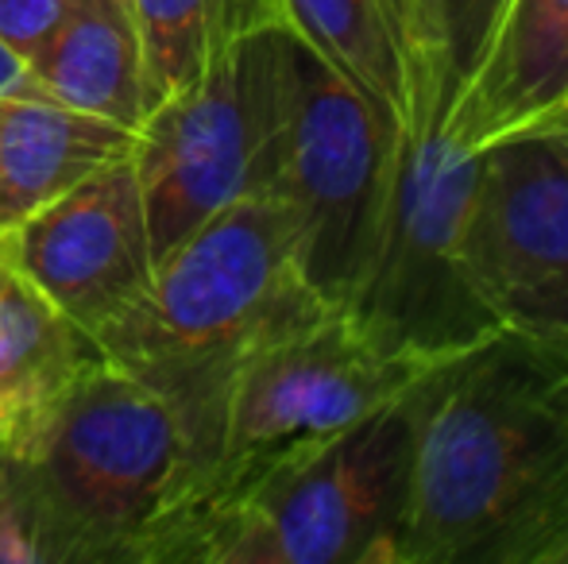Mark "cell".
<instances>
[{"label":"cell","mask_w":568,"mask_h":564,"mask_svg":"<svg viewBox=\"0 0 568 564\" xmlns=\"http://www.w3.org/2000/svg\"><path fill=\"white\" fill-rule=\"evenodd\" d=\"M0 441L16 457L51 564H132L186 472L174 407L105 356Z\"/></svg>","instance_id":"cell-3"},{"label":"cell","mask_w":568,"mask_h":564,"mask_svg":"<svg viewBox=\"0 0 568 564\" xmlns=\"http://www.w3.org/2000/svg\"><path fill=\"white\" fill-rule=\"evenodd\" d=\"M410 391L255 483L213 564H395L410 491Z\"/></svg>","instance_id":"cell-6"},{"label":"cell","mask_w":568,"mask_h":564,"mask_svg":"<svg viewBox=\"0 0 568 564\" xmlns=\"http://www.w3.org/2000/svg\"><path fill=\"white\" fill-rule=\"evenodd\" d=\"M568 113V0H507L445 113L464 151L530 136Z\"/></svg>","instance_id":"cell-10"},{"label":"cell","mask_w":568,"mask_h":564,"mask_svg":"<svg viewBox=\"0 0 568 564\" xmlns=\"http://www.w3.org/2000/svg\"><path fill=\"white\" fill-rule=\"evenodd\" d=\"M39 90L82 113L140 129V39L128 0H78L51 43L31 62Z\"/></svg>","instance_id":"cell-13"},{"label":"cell","mask_w":568,"mask_h":564,"mask_svg":"<svg viewBox=\"0 0 568 564\" xmlns=\"http://www.w3.org/2000/svg\"><path fill=\"white\" fill-rule=\"evenodd\" d=\"M383 4H387L390 28H395L398 47H403L414 85H418L422 113H426V121H445L453 105V82L449 66H445L437 0H383Z\"/></svg>","instance_id":"cell-16"},{"label":"cell","mask_w":568,"mask_h":564,"mask_svg":"<svg viewBox=\"0 0 568 564\" xmlns=\"http://www.w3.org/2000/svg\"><path fill=\"white\" fill-rule=\"evenodd\" d=\"M291 31L310 43L341 78H348L398 136L426 129L418 85L403 59L383 0H283Z\"/></svg>","instance_id":"cell-15"},{"label":"cell","mask_w":568,"mask_h":564,"mask_svg":"<svg viewBox=\"0 0 568 564\" xmlns=\"http://www.w3.org/2000/svg\"><path fill=\"white\" fill-rule=\"evenodd\" d=\"M557 564H568V537H565V545H561V553H557Z\"/></svg>","instance_id":"cell-22"},{"label":"cell","mask_w":568,"mask_h":564,"mask_svg":"<svg viewBox=\"0 0 568 564\" xmlns=\"http://www.w3.org/2000/svg\"><path fill=\"white\" fill-rule=\"evenodd\" d=\"M322 306L298 271L291 205L252 194L197 225L159 259L148 290L93 332L109 363L155 387L179 414L186 433L179 491L210 464L232 371L252 348Z\"/></svg>","instance_id":"cell-2"},{"label":"cell","mask_w":568,"mask_h":564,"mask_svg":"<svg viewBox=\"0 0 568 564\" xmlns=\"http://www.w3.org/2000/svg\"><path fill=\"white\" fill-rule=\"evenodd\" d=\"M476 182L479 151H464L445 121L398 143L379 240L344 309L375 348L414 368H437L503 329L468 267Z\"/></svg>","instance_id":"cell-4"},{"label":"cell","mask_w":568,"mask_h":564,"mask_svg":"<svg viewBox=\"0 0 568 564\" xmlns=\"http://www.w3.org/2000/svg\"><path fill=\"white\" fill-rule=\"evenodd\" d=\"M0 256L93 337L155 275L132 155L0 228Z\"/></svg>","instance_id":"cell-9"},{"label":"cell","mask_w":568,"mask_h":564,"mask_svg":"<svg viewBox=\"0 0 568 564\" xmlns=\"http://www.w3.org/2000/svg\"><path fill=\"white\" fill-rule=\"evenodd\" d=\"M0 98H47L31 74L28 59L16 54L4 39H0Z\"/></svg>","instance_id":"cell-20"},{"label":"cell","mask_w":568,"mask_h":564,"mask_svg":"<svg viewBox=\"0 0 568 564\" xmlns=\"http://www.w3.org/2000/svg\"><path fill=\"white\" fill-rule=\"evenodd\" d=\"M549 132H557V136H565V140H568V113H565V116H557V121L549 124Z\"/></svg>","instance_id":"cell-21"},{"label":"cell","mask_w":568,"mask_h":564,"mask_svg":"<svg viewBox=\"0 0 568 564\" xmlns=\"http://www.w3.org/2000/svg\"><path fill=\"white\" fill-rule=\"evenodd\" d=\"M74 8L78 0H0V39L31 66Z\"/></svg>","instance_id":"cell-19"},{"label":"cell","mask_w":568,"mask_h":564,"mask_svg":"<svg viewBox=\"0 0 568 564\" xmlns=\"http://www.w3.org/2000/svg\"><path fill=\"white\" fill-rule=\"evenodd\" d=\"M410 407L395 564H557L568 537V356L503 325L429 368Z\"/></svg>","instance_id":"cell-1"},{"label":"cell","mask_w":568,"mask_h":564,"mask_svg":"<svg viewBox=\"0 0 568 564\" xmlns=\"http://www.w3.org/2000/svg\"><path fill=\"white\" fill-rule=\"evenodd\" d=\"M291 109V28H263L135 129L132 166L155 264L217 209L275 194Z\"/></svg>","instance_id":"cell-5"},{"label":"cell","mask_w":568,"mask_h":564,"mask_svg":"<svg viewBox=\"0 0 568 564\" xmlns=\"http://www.w3.org/2000/svg\"><path fill=\"white\" fill-rule=\"evenodd\" d=\"M0 564H51L47 542L36 526L20 468L4 441H0Z\"/></svg>","instance_id":"cell-18"},{"label":"cell","mask_w":568,"mask_h":564,"mask_svg":"<svg viewBox=\"0 0 568 564\" xmlns=\"http://www.w3.org/2000/svg\"><path fill=\"white\" fill-rule=\"evenodd\" d=\"M98 360V340L0 256V437L20 433Z\"/></svg>","instance_id":"cell-12"},{"label":"cell","mask_w":568,"mask_h":564,"mask_svg":"<svg viewBox=\"0 0 568 564\" xmlns=\"http://www.w3.org/2000/svg\"><path fill=\"white\" fill-rule=\"evenodd\" d=\"M507 0H437L442 16V43H445V66H449L453 101L464 90V82L476 70L487 39H491L499 12Z\"/></svg>","instance_id":"cell-17"},{"label":"cell","mask_w":568,"mask_h":564,"mask_svg":"<svg viewBox=\"0 0 568 564\" xmlns=\"http://www.w3.org/2000/svg\"><path fill=\"white\" fill-rule=\"evenodd\" d=\"M468 267L495 321L568 356V140L541 129L479 151Z\"/></svg>","instance_id":"cell-8"},{"label":"cell","mask_w":568,"mask_h":564,"mask_svg":"<svg viewBox=\"0 0 568 564\" xmlns=\"http://www.w3.org/2000/svg\"><path fill=\"white\" fill-rule=\"evenodd\" d=\"M398 129L291 31L283 197L298 228V271L325 306H348L372 264L398 166Z\"/></svg>","instance_id":"cell-7"},{"label":"cell","mask_w":568,"mask_h":564,"mask_svg":"<svg viewBox=\"0 0 568 564\" xmlns=\"http://www.w3.org/2000/svg\"><path fill=\"white\" fill-rule=\"evenodd\" d=\"M140 39L143 116L190 90L225 51L263 28H291L283 0H128Z\"/></svg>","instance_id":"cell-14"},{"label":"cell","mask_w":568,"mask_h":564,"mask_svg":"<svg viewBox=\"0 0 568 564\" xmlns=\"http://www.w3.org/2000/svg\"><path fill=\"white\" fill-rule=\"evenodd\" d=\"M135 132L54 98H0V205L4 225L54 202L113 158L132 155Z\"/></svg>","instance_id":"cell-11"},{"label":"cell","mask_w":568,"mask_h":564,"mask_svg":"<svg viewBox=\"0 0 568 564\" xmlns=\"http://www.w3.org/2000/svg\"><path fill=\"white\" fill-rule=\"evenodd\" d=\"M0 228H4V205H0Z\"/></svg>","instance_id":"cell-23"}]
</instances>
